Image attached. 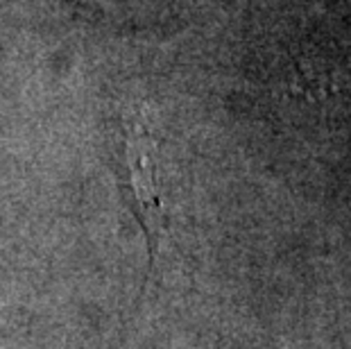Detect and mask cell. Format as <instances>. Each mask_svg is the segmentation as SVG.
I'll list each match as a JSON object with an SVG mask.
<instances>
[{"label":"cell","instance_id":"cell-1","mask_svg":"<svg viewBox=\"0 0 351 349\" xmlns=\"http://www.w3.org/2000/svg\"><path fill=\"white\" fill-rule=\"evenodd\" d=\"M125 168L127 186L132 191L134 206L145 229L150 254L156 256V245L163 239L168 227L166 211H163L159 173L154 159V139L147 130L145 116H136L125 128Z\"/></svg>","mask_w":351,"mask_h":349}]
</instances>
